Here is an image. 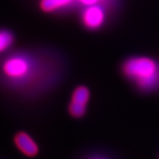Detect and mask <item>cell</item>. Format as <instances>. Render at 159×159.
Masks as SVG:
<instances>
[{"label":"cell","instance_id":"obj_8","mask_svg":"<svg viewBox=\"0 0 159 159\" xmlns=\"http://www.w3.org/2000/svg\"><path fill=\"white\" fill-rule=\"evenodd\" d=\"M80 3L86 6H92V5H98L101 0H78Z\"/></svg>","mask_w":159,"mask_h":159},{"label":"cell","instance_id":"obj_4","mask_svg":"<svg viewBox=\"0 0 159 159\" xmlns=\"http://www.w3.org/2000/svg\"><path fill=\"white\" fill-rule=\"evenodd\" d=\"M82 22L87 29H98L105 21V11L99 5L86 6L82 12Z\"/></svg>","mask_w":159,"mask_h":159},{"label":"cell","instance_id":"obj_9","mask_svg":"<svg viewBox=\"0 0 159 159\" xmlns=\"http://www.w3.org/2000/svg\"><path fill=\"white\" fill-rule=\"evenodd\" d=\"M88 159H109L105 157H101V156H97V157H89Z\"/></svg>","mask_w":159,"mask_h":159},{"label":"cell","instance_id":"obj_2","mask_svg":"<svg viewBox=\"0 0 159 159\" xmlns=\"http://www.w3.org/2000/svg\"><path fill=\"white\" fill-rule=\"evenodd\" d=\"M122 71L143 91L154 90L159 85V65L150 57H131L123 65Z\"/></svg>","mask_w":159,"mask_h":159},{"label":"cell","instance_id":"obj_5","mask_svg":"<svg viewBox=\"0 0 159 159\" xmlns=\"http://www.w3.org/2000/svg\"><path fill=\"white\" fill-rule=\"evenodd\" d=\"M16 148L21 153L29 157H34L39 154L40 148L37 142L29 134L20 131L14 135L13 139Z\"/></svg>","mask_w":159,"mask_h":159},{"label":"cell","instance_id":"obj_3","mask_svg":"<svg viewBox=\"0 0 159 159\" xmlns=\"http://www.w3.org/2000/svg\"><path fill=\"white\" fill-rule=\"evenodd\" d=\"M90 98V92L85 86H79L74 89L69 103L68 111L74 118L80 119L87 111V104Z\"/></svg>","mask_w":159,"mask_h":159},{"label":"cell","instance_id":"obj_1","mask_svg":"<svg viewBox=\"0 0 159 159\" xmlns=\"http://www.w3.org/2000/svg\"><path fill=\"white\" fill-rule=\"evenodd\" d=\"M34 74H36V64L34 58L26 53L8 56L0 66L1 78L12 89H20L21 86L33 81Z\"/></svg>","mask_w":159,"mask_h":159},{"label":"cell","instance_id":"obj_6","mask_svg":"<svg viewBox=\"0 0 159 159\" xmlns=\"http://www.w3.org/2000/svg\"><path fill=\"white\" fill-rule=\"evenodd\" d=\"M74 0H41L40 6L43 11L53 12L68 6Z\"/></svg>","mask_w":159,"mask_h":159},{"label":"cell","instance_id":"obj_7","mask_svg":"<svg viewBox=\"0 0 159 159\" xmlns=\"http://www.w3.org/2000/svg\"><path fill=\"white\" fill-rule=\"evenodd\" d=\"M14 43V36L9 30L0 29V54L7 51Z\"/></svg>","mask_w":159,"mask_h":159},{"label":"cell","instance_id":"obj_10","mask_svg":"<svg viewBox=\"0 0 159 159\" xmlns=\"http://www.w3.org/2000/svg\"><path fill=\"white\" fill-rule=\"evenodd\" d=\"M158 159H159V157H158Z\"/></svg>","mask_w":159,"mask_h":159}]
</instances>
